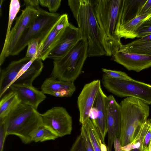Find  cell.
<instances>
[{"instance_id": "obj_1", "label": "cell", "mask_w": 151, "mask_h": 151, "mask_svg": "<svg viewBox=\"0 0 151 151\" xmlns=\"http://www.w3.org/2000/svg\"><path fill=\"white\" fill-rule=\"evenodd\" d=\"M68 4L81 37L87 42L88 57L111 56L96 17L91 0H69Z\"/></svg>"}, {"instance_id": "obj_2", "label": "cell", "mask_w": 151, "mask_h": 151, "mask_svg": "<svg viewBox=\"0 0 151 151\" xmlns=\"http://www.w3.org/2000/svg\"><path fill=\"white\" fill-rule=\"evenodd\" d=\"M121 111L119 139L122 147L132 142L147 121L149 106L141 100L127 97L119 104Z\"/></svg>"}, {"instance_id": "obj_3", "label": "cell", "mask_w": 151, "mask_h": 151, "mask_svg": "<svg viewBox=\"0 0 151 151\" xmlns=\"http://www.w3.org/2000/svg\"><path fill=\"white\" fill-rule=\"evenodd\" d=\"M6 136L18 137L24 144L31 142L32 132L42 125L41 114L28 105L20 103L3 120Z\"/></svg>"}, {"instance_id": "obj_4", "label": "cell", "mask_w": 151, "mask_h": 151, "mask_svg": "<svg viewBox=\"0 0 151 151\" xmlns=\"http://www.w3.org/2000/svg\"><path fill=\"white\" fill-rule=\"evenodd\" d=\"M94 13L111 56L122 45L115 34L122 0H91Z\"/></svg>"}, {"instance_id": "obj_5", "label": "cell", "mask_w": 151, "mask_h": 151, "mask_svg": "<svg viewBox=\"0 0 151 151\" xmlns=\"http://www.w3.org/2000/svg\"><path fill=\"white\" fill-rule=\"evenodd\" d=\"M88 44L81 38L64 55L54 60L51 77L58 80L74 82L81 73L88 57Z\"/></svg>"}, {"instance_id": "obj_6", "label": "cell", "mask_w": 151, "mask_h": 151, "mask_svg": "<svg viewBox=\"0 0 151 151\" xmlns=\"http://www.w3.org/2000/svg\"><path fill=\"white\" fill-rule=\"evenodd\" d=\"M101 82L109 91L121 97L138 99L148 105L151 104V85L136 81L111 78L104 74Z\"/></svg>"}, {"instance_id": "obj_7", "label": "cell", "mask_w": 151, "mask_h": 151, "mask_svg": "<svg viewBox=\"0 0 151 151\" xmlns=\"http://www.w3.org/2000/svg\"><path fill=\"white\" fill-rule=\"evenodd\" d=\"M38 14L30 27L21 37L10 55L19 54L27 45L29 42L34 39L38 40L40 42L44 38L60 17L57 13H51L41 8Z\"/></svg>"}, {"instance_id": "obj_8", "label": "cell", "mask_w": 151, "mask_h": 151, "mask_svg": "<svg viewBox=\"0 0 151 151\" xmlns=\"http://www.w3.org/2000/svg\"><path fill=\"white\" fill-rule=\"evenodd\" d=\"M33 8L27 7L20 16L16 19L14 26L11 29L6 44L4 46L0 55V65L11 54L21 37L32 24L38 14Z\"/></svg>"}, {"instance_id": "obj_9", "label": "cell", "mask_w": 151, "mask_h": 151, "mask_svg": "<svg viewBox=\"0 0 151 151\" xmlns=\"http://www.w3.org/2000/svg\"><path fill=\"white\" fill-rule=\"evenodd\" d=\"M42 124L58 137L70 134L72 129V118L66 109L54 107L41 114Z\"/></svg>"}, {"instance_id": "obj_10", "label": "cell", "mask_w": 151, "mask_h": 151, "mask_svg": "<svg viewBox=\"0 0 151 151\" xmlns=\"http://www.w3.org/2000/svg\"><path fill=\"white\" fill-rule=\"evenodd\" d=\"M106 118L108 135V149L111 150L114 140L119 138L121 129V111L120 106L113 96H107L106 99Z\"/></svg>"}, {"instance_id": "obj_11", "label": "cell", "mask_w": 151, "mask_h": 151, "mask_svg": "<svg viewBox=\"0 0 151 151\" xmlns=\"http://www.w3.org/2000/svg\"><path fill=\"white\" fill-rule=\"evenodd\" d=\"M68 15H60L44 38L40 42L38 49V58L45 60L52 49L55 46L66 28L70 24Z\"/></svg>"}, {"instance_id": "obj_12", "label": "cell", "mask_w": 151, "mask_h": 151, "mask_svg": "<svg viewBox=\"0 0 151 151\" xmlns=\"http://www.w3.org/2000/svg\"><path fill=\"white\" fill-rule=\"evenodd\" d=\"M101 88L99 80H94L86 84L79 95L77 104L79 112V122L82 124L90 118L97 96Z\"/></svg>"}, {"instance_id": "obj_13", "label": "cell", "mask_w": 151, "mask_h": 151, "mask_svg": "<svg viewBox=\"0 0 151 151\" xmlns=\"http://www.w3.org/2000/svg\"><path fill=\"white\" fill-rule=\"evenodd\" d=\"M81 38L78 28L70 24L55 46L48 54L47 58L55 60L62 57Z\"/></svg>"}, {"instance_id": "obj_14", "label": "cell", "mask_w": 151, "mask_h": 151, "mask_svg": "<svg viewBox=\"0 0 151 151\" xmlns=\"http://www.w3.org/2000/svg\"><path fill=\"white\" fill-rule=\"evenodd\" d=\"M112 56L114 61L129 70L139 72L151 67V55L119 50Z\"/></svg>"}, {"instance_id": "obj_15", "label": "cell", "mask_w": 151, "mask_h": 151, "mask_svg": "<svg viewBox=\"0 0 151 151\" xmlns=\"http://www.w3.org/2000/svg\"><path fill=\"white\" fill-rule=\"evenodd\" d=\"M10 89L17 94L21 103L30 106L36 110L39 104L46 97L41 91L32 85L14 84Z\"/></svg>"}, {"instance_id": "obj_16", "label": "cell", "mask_w": 151, "mask_h": 151, "mask_svg": "<svg viewBox=\"0 0 151 151\" xmlns=\"http://www.w3.org/2000/svg\"><path fill=\"white\" fill-rule=\"evenodd\" d=\"M41 89L44 94L59 97H69L75 92L76 87L74 82L59 80L51 77L45 80Z\"/></svg>"}, {"instance_id": "obj_17", "label": "cell", "mask_w": 151, "mask_h": 151, "mask_svg": "<svg viewBox=\"0 0 151 151\" xmlns=\"http://www.w3.org/2000/svg\"><path fill=\"white\" fill-rule=\"evenodd\" d=\"M31 60L25 56L19 60L12 62L7 67L3 70L0 69L1 99L14 84L22 67Z\"/></svg>"}, {"instance_id": "obj_18", "label": "cell", "mask_w": 151, "mask_h": 151, "mask_svg": "<svg viewBox=\"0 0 151 151\" xmlns=\"http://www.w3.org/2000/svg\"><path fill=\"white\" fill-rule=\"evenodd\" d=\"M146 1L122 0L116 28L137 17L139 10Z\"/></svg>"}, {"instance_id": "obj_19", "label": "cell", "mask_w": 151, "mask_h": 151, "mask_svg": "<svg viewBox=\"0 0 151 151\" xmlns=\"http://www.w3.org/2000/svg\"><path fill=\"white\" fill-rule=\"evenodd\" d=\"M151 20V13L137 17L134 19L116 28V35L120 38L133 39L137 37L138 31L145 22Z\"/></svg>"}, {"instance_id": "obj_20", "label": "cell", "mask_w": 151, "mask_h": 151, "mask_svg": "<svg viewBox=\"0 0 151 151\" xmlns=\"http://www.w3.org/2000/svg\"><path fill=\"white\" fill-rule=\"evenodd\" d=\"M107 96L101 88L97 96L95 103L97 111L96 118L91 120L96 124L102 140L105 142V138L107 133L106 118V99Z\"/></svg>"}, {"instance_id": "obj_21", "label": "cell", "mask_w": 151, "mask_h": 151, "mask_svg": "<svg viewBox=\"0 0 151 151\" xmlns=\"http://www.w3.org/2000/svg\"><path fill=\"white\" fill-rule=\"evenodd\" d=\"M85 128L94 151H108L96 124L89 118L82 124Z\"/></svg>"}, {"instance_id": "obj_22", "label": "cell", "mask_w": 151, "mask_h": 151, "mask_svg": "<svg viewBox=\"0 0 151 151\" xmlns=\"http://www.w3.org/2000/svg\"><path fill=\"white\" fill-rule=\"evenodd\" d=\"M43 67L42 60L39 58L35 59L23 74L13 84L32 85L33 81L41 73Z\"/></svg>"}, {"instance_id": "obj_23", "label": "cell", "mask_w": 151, "mask_h": 151, "mask_svg": "<svg viewBox=\"0 0 151 151\" xmlns=\"http://www.w3.org/2000/svg\"><path fill=\"white\" fill-rule=\"evenodd\" d=\"M21 101L17 94L11 91L4 96L0 101V120H2Z\"/></svg>"}, {"instance_id": "obj_24", "label": "cell", "mask_w": 151, "mask_h": 151, "mask_svg": "<svg viewBox=\"0 0 151 151\" xmlns=\"http://www.w3.org/2000/svg\"><path fill=\"white\" fill-rule=\"evenodd\" d=\"M30 137L31 142H35L55 140L58 138L52 132L43 124L34 131Z\"/></svg>"}, {"instance_id": "obj_25", "label": "cell", "mask_w": 151, "mask_h": 151, "mask_svg": "<svg viewBox=\"0 0 151 151\" xmlns=\"http://www.w3.org/2000/svg\"><path fill=\"white\" fill-rule=\"evenodd\" d=\"M119 50L130 53L151 55V41L131 44L120 46Z\"/></svg>"}, {"instance_id": "obj_26", "label": "cell", "mask_w": 151, "mask_h": 151, "mask_svg": "<svg viewBox=\"0 0 151 151\" xmlns=\"http://www.w3.org/2000/svg\"><path fill=\"white\" fill-rule=\"evenodd\" d=\"M20 4L18 0H12L10 2L9 7V19L8 27L4 46L7 42L11 30V27L14 19L17 16L20 8Z\"/></svg>"}, {"instance_id": "obj_27", "label": "cell", "mask_w": 151, "mask_h": 151, "mask_svg": "<svg viewBox=\"0 0 151 151\" xmlns=\"http://www.w3.org/2000/svg\"><path fill=\"white\" fill-rule=\"evenodd\" d=\"M39 40L34 39L30 41L28 45V47L25 56L31 59L33 58H38V49Z\"/></svg>"}, {"instance_id": "obj_28", "label": "cell", "mask_w": 151, "mask_h": 151, "mask_svg": "<svg viewBox=\"0 0 151 151\" xmlns=\"http://www.w3.org/2000/svg\"><path fill=\"white\" fill-rule=\"evenodd\" d=\"M102 71L108 77L116 79L130 81L132 79L125 72L120 71L102 68Z\"/></svg>"}, {"instance_id": "obj_29", "label": "cell", "mask_w": 151, "mask_h": 151, "mask_svg": "<svg viewBox=\"0 0 151 151\" xmlns=\"http://www.w3.org/2000/svg\"><path fill=\"white\" fill-rule=\"evenodd\" d=\"M40 4L48 8L50 13H55L59 8L61 0H39Z\"/></svg>"}, {"instance_id": "obj_30", "label": "cell", "mask_w": 151, "mask_h": 151, "mask_svg": "<svg viewBox=\"0 0 151 151\" xmlns=\"http://www.w3.org/2000/svg\"><path fill=\"white\" fill-rule=\"evenodd\" d=\"M80 134L82 139L87 151H94L92 147L87 131L83 125H81Z\"/></svg>"}, {"instance_id": "obj_31", "label": "cell", "mask_w": 151, "mask_h": 151, "mask_svg": "<svg viewBox=\"0 0 151 151\" xmlns=\"http://www.w3.org/2000/svg\"><path fill=\"white\" fill-rule=\"evenodd\" d=\"M151 34V20H148L145 22L139 28L137 38H141Z\"/></svg>"}, {"instance_id": "obj_32", "label": "cell", "mask_w": 151, "mask_h": 151, "mask_svg": "<svg viewBox=\"0 0 151 151\" xmlns=\"http://www.w3.org/2000/svg\"><path fill=\"white\" fill-rule=\"evenodd\" d=\"M151 141V122L145 133L144 141L142 146V151H149L150 144Z\"/></svg>"}, {"instance_id": "obj_33", "label": "cell", "mask_w": 151, "mask_h": 151, "mask_svg": "<svg viewBox=\"0 0 151 151\" xmlns=\"http://www.w3.org/2000/svg\"><path fill=\"white\" fill-rule=\"evenodd\" d=\"M70 151H87L80 134L76 138Z\"/></svg>"}, {"instance_id": "obj_34", "label": "cell", "mask_w": 151, "mask_h": 151, "mask_svg": "<svg viewBox=\"0 0 151 151\" xmlns=\"http://www.w3.org/2000/svg\"><path fill=\"white\" fill-rule=\"evenodd\" d=\"M150 13H151V0H147L139 10L137 17Z\"/></svg>"}, {"instance_id": "obj_35", "label": "cell", "mask_w": 151, "mask_h": 151, "mask_svg": "<svg viewBox=\"0 0 151 151\" xmlns=\"http://www.w3.org/2000/svg\"><path fill=\"white\" fill-rule=\"evenodd\" d=\"M6 137L3 123L0 122V151H3L4 143Z\"/></svg>"}, {"instance_id": "obj_36", "label": "cell", "mask_w": 151, "mask_h": 151, "mask_svg": "<svg viewBox=\"0 0 151 151\" xmlns=\"http://www.w3.org/2000/svg\"><path fill=\"white\" fill-rule=\"evenodd\" d=\"M23 1L26 7H30L37 11L41 8L39 0H24Z\"/></svg>"}, {"instance_id": "obj_37", "label": "cell", "mask_w": 151, "mask_h": 151, "mask_svg": "<svg viewBox=\"0 0 151 151\" xmlns=\"http://www.w3.org/2000/svg\"><path fill=\"white\" fill-rule=\"evenodd\" d=\"M148 41H151V34L147 36L135 40L129 43L131 44H134Z\"/></svg>"}, {"instance_id": "obj_38", "label": "cell", "mask_w": 151, "mask_h": 151, "mask_svg": "<svg viewBox=\"0 0 151 151\" xmlns=\"http://www.w3.org/2000/svg\"><path fill=\"white\" fill-rule=\"evenodd\" d=\"M113 144L115 151H121L122 146L119 138L116 137L115 139Z\"/></svg>"}, {"instance_id": "obj_39", "label": "cell", "mask_w": 151, "mask_h": 151, "mask_svg": "<svg viewBox=\"0 0 151 151\" xmlns=\"http://www.w3.org/2000/svg\"><path fill=\"white\" fill-rule=\"evenodd\" d=\"M4 1V0H1L0 1V15L1 16L2 15V8Z\"/></svg>"}, {"instance_id": "obj_40", "label": "cell", "mask_w": 151, "mask_h": 151, "mask_svg": "<svg viewBox=\"0 0 151 151\" xmlns=\"http://www.w3.org/2000/svg\"><path fill=\"white\" fill-rule=\"evenodd\" d=\"M130 151H142L141 148L139 149H134Z\"/></svg>"}, {"instance_id": "obj_41", "label": "cell", "mask_w": 151, "mask_h": 151, "mask_svg": "<svg viewBox=\"0 0 151 151\" xmlns=\"http://www.w3.org/2000/svg\"><path fill=\"white\" fill-rule=\"evenodd\" d=\"M149 151H151V141L150 143V145Z\"/></svg>"}, {"instance_id": "obj_42", "label": "cell", "mask_w": 151, "mask_h": 151, "mask_svg": "<svg viewBox=\"0 0 151 151\" xmlns=\"http://www.w3.org/2000/svg\"><path fill=\"white\" fill-rule=\"evenodd\" d=\"M108 151H111V150H110L108 149Z\"/></svg>"}]
</instances>
